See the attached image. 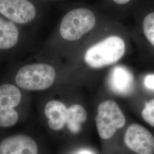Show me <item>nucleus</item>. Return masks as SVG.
<instances>
[{
    "label": "nucleus",
    "instance_id": "423d86ee",
    "mask_svg": "<svg viewBox=\"0 0 154 154\" xmlns=\"http://www.w3.org/2000/svg\"><path fill=\"white\" fill-rule=\"evenodd\" d=\"M0 13L13 22L23 24L33 20L36 10L28 0H0Z\"/></svg>",
    "mask_w": 154,
    "mask_h": 154
},
{
    "label": "nucleus",
    "instance_id": "dca6fc26",
    "mask_svg": "<svg viewBox=\"0 0 154 154\" xmlns=\"http://www.w3.org/2000/svg\"><path fill=\"white\" fill-rule=\"evenodd\" d=\"M144 84L146 88L154 90V74L147 75L144 78Z\"/></svg>",
    "mask_w": 154,
    "mask_h": 154
},
{
    "label": "nucleus",
    "instance_id": "2eb2a0df",
    "mask_svg": "<svg viewBox=\"0 0 154 154\" xmlns=\"http://www.w3.org/2000/svg\"><path fill=\"white\" fill-rule=\"evenodd\" d=\"M142 116L145 121L154 127V99L146 103L142 111Z\"/></svg>",
    "mask_w": 154,
    "mask_h": 154
},
{
    "label": "nucleus",
    "instance_id": "4468645a",
    "mask_svg": "<svg viewBox=\"0 0 154 154\" xmlns=\"http://www.w3.org/2000/svg\"><path fill=\"white\" fill-rule=\"evenodd\" d=\"M143 30L146 38L154 46V12L149 13L144 18Z\"/></svg>",
    "mask_w": 154,
    "mask_h": 154
},
{
    "label": "nucleus",
    "instance_id": "9b49d317",
    "mask_svg": "<svg viewBox=\"0 0 154 154\" xmlns=\"http://www.w3.org/2000/svg\"><path fill=\"white\" fill-rule=\"evenodd\" d=\"M88 118L86 110L81 105L75 104L68 108L66 125L71 132L77 134L81 129V126Z\"/></svg>",
    "mask_w": 154,
    "mask_h": 154
},
{
    "label": "nucleus",
    "instance_id": "20e7f679",
    "mask_svg": "<svg viewBox=\"0 0 154 154\" xmlns=\"http://www.w3.org/2000/svg\"><path fill=\"white\" fill-rule=\"evenodd\" d=\"M95 122L99 137L107 140L112 138L118 130L125 126L126 118L116 102L107 100L98 106Z\"/></svg>",
    "mask_w": 154,
    "mask_h": 154
},
{
    "label": "nucleus",
    "instance_id": "9d476101",
    "mask_svg": "<svg viewBox=\"0 0 154 154\" xmlns=\"http://www.w3.org/2000/svg\"><path fill=\"white\" fill-rule=\"evenodd\" d=\"M19 31L15 24L0 17V49H8L16 45Z\"/></svg>",
    "mask_w": 154,
    "mask_h": 154
},
{
    "label": "nucleus",
    "instance_id": "f3484780",
    "mask_svg": "<svg viewBox=\"0 0 154 154\" xmlns=\"http://www.w3.org/2000/svg\"><path fill=\"white\" fill-rule=\"evenodd\" d=\"M115 2L118 4H120V5H123V4H127V2H128L130 0H113Z\"/></svg>",
    "mask_w": 154,
    "mask_h": 154
},
{
    "label": "nucleus",
    "instance_id": "f8f14e48",
    "mask_svg": "<svg viewBox=\"0 0 154 154\" xmlns=\"http://www.w3.org/2000/svg\"><path fill=\"white\" fill-rule=\"evenodd\" d=\"M21 93L16 86L5 84L0 86V107L14 108L21 100Z\"/></svg>",
    "mask_w": 154,
    "mask_h": 154
},
{
    "label": "nucleus",
    "instance_id": "6e6552de",
    "mask_svg": "<svg viewBox=\"0 0 154 154\" xmlns=\"http://www.w3.org/2000/svg\"><path fill=\"white\" fill-rule=\"evenodd\" d=\"M108 82L111 90L120 95L130 94L134 88V78L132 72L125 66L113 67L109 74Z\"/></svg>",
    "mask_w": 154,
    "mask_h": 154
},
{
    "label": "nucleus",
    "instance_id": "f257e3e1",
    "mask_svg": "<svg viewBox=\"0 0 154 154\" xmlns=\"http://www.w3.org/2000/svg\"><path fill=\"white\" fill-rule=\"evenodd\" d=\"M126 45L119 36L112 35L90 47L84 60L89 67L100 69L116 63L123 56Z\"/></svg>",
    "mask_w": 154,
    "mask_h": 154
},
{
    "label": "nucleus",
    "instance_id": "ddd939ff",
    "mask_svg": "<svg viewBox=\"0 0 154 154\" xmlns=\"http://www.w3.org/2000/svg\"><path fill=\"white\" fill-rule=\"evenodd\" d=\"M18 120V114L14 108L0 107V127L8 128L14 126Z\"/></svg>",
    "mask_w": 154,
    "mask_h": 154
},
{
    "label": "nucleus",
    "instance_id": "39448f33",
    "mask_svg": "<svg viewBox=\"0 0 154 154\" xmlns=\"http://www.w3.org/2000/svg\"><path fill=\"white\" fill-rule=\"evenodd\" d=\"M124 141L127 147L138 154H154V137L149 130L139 124L127 128Z\"/></svg>",
    "mask_w": 154,
    "mask_h": 154
},
{
    "label": "nucleus",
    "instance_id": "a211bd4d",
    "mask_svg": "<svg viewBox=\"0 0 154 154\" xmlns=\"http://www.w3.org/2000/svg\"><path fill=\"white\" fill-rule=\"evenodd\" d=\"M92 154L89 151H87V150H85V151H82L81 152H79V154Z\"/></svg>",
    "mask_w": 154,
    "mask_h": 154
},
{
    "label": "nucleus",
    "instance_id": "1a4fd4ad",
    "mask_svg": "<svg viewBox=\"0 0 154 154\" xmlns=\"http://www.w3.org/2000/svg\"><path fill=\"white\" fill-rule=\"evenodd\" d=\"M68 108L58 100H51L45 107V115L49 119L48 124L54 131L62 129L66 125Z\"/></svg>",
    "mask_w": 154,
    "mask_h": 154
},
{
    "label": "nucleus",
    "instance_id": "0eeeda50",
    "mask_svg": "<svg viewBox=\"0 0 154 154\" xmlns=\"http://www.w3.org/2000/svg\"><path fill=\"white\" fill-rule=\"evenodd\" d=\"M38 152L37 143L28 135L11 136L0 142V154H38Z\"/></svg>",
    "mask_w": 154,
    "mask_h": 154
},
{
    "label": "nucleus",
    "instance_id": "f03ea898",
    "mask_svg": "<svg viewBox=\"0 0 154 154\" xmlns=\"http://www.w3.org/2000/svg\"><path fill=\"white\" fill-rule=\"evenodd\" d=\"M55 78L53 67L45 63H35L22 67L16 75V82L23 89L38 91L49 88Z\"/></svg>",
    "mask_w": 154,
    "mask_h": 154
},
{
    "label": "nucleus",
    "instance_id": "7ed1b4c3",
    "mask_svg": "<svg viewBox=\"0 0 154 154\" xmlns=\"http://www.w3.org/2000/svg\"><path fill=\"white\" fill-rule=\"evenodd\" d=\"M93 12L86 8H79L68 12L61 21L60 32L67 41H75L90 32L95 26Z\"/></svg>",
    "mask_w": 154,
    "mask_h": 154
}]
</instances>
